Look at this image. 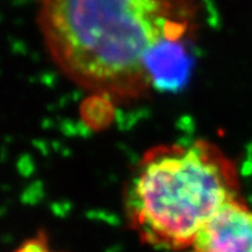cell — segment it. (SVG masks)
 <instances>
[{
  "label": "cell",
  "instance_id": "6da1fadb",
  "mask_svg": "<svg viewBox=\"0 0 252 252\" xmlns=\"http://www.w3.org/2000/svg\"><path fill=\"white\" fill-rule=\"evenodd\" d=\"M199 14V0L37 1L56 66L80 89L116 100L182 83Z\"/></svg>",
  "mask_w": 252,
  "mask_h": 252
},
{
  "label": "cell",
  "instance_id": "7a4b0ae2",
  "mask_svg": "<svg viewBox=\"0 0 252 252\" xmlns=\"http://www.w3.org/2000/svg\"><path fill=\"white\" fill-rule=\"evenodd\" d=\"M239 198L237 167L209 140L162 144L144 152L125 193V213L143 242L192 249L222 206Z\"/></svg>",
  "mask_w": 252,
  "mask_h": 252
},
{
  "label": "cell",
  "instance_id": "3957f363",
  "mask_svg": "<svg viewBox=\"0 0 252 252\" xmlns=\"http://www.w3.org/2000/svg\"><path fill=\"white\" fill-rule=\"evenodd\" d=\"M193 252H252V210L239 198L224 205L206 222Z\"/></svg>",
  "mask_w": 252,
  "mask_h": 252
},
{
  "label": "cell",
  "instance_id": "277c9868",
  "mask_svg": "<svg viewBox=\"0 0 252 252\" xmlns=\"http://www.w3.org/2000/svg\"><path fill=\"white\" fill-rule=\"evenodd\" d=\"M13 252H58L52 249V246L48 242L47 237L43 233H39L36 236L30 237L29 239L21 243Z\"/></svg>",
  "mask_w": 252,
  "mask_h": 252
},
{
  "label": "cell",
  "instance_id": "5b68a950",
  "mask_svg": "<svg viewBox=\"0 0 252 252\" xmlns=\"http://www.w3.org/2000/svg\"><path fill=\"white\" fill-rule=\"evenodd\" d=\"M190 252H193V251H190Z\"/></svg>",
  "mask_w": 252,
  "mask_h": 252
}]
</instances>
